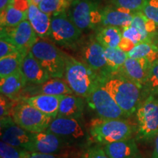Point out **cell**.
<instances>
[{
  "instance_id": "1",
  "label": "cell",
  "mask_w": 158,
  "mask_h": 158,
  "mask_svg": "<svg viewBox=\"0 0 158 158\" xmlns=\"http://www.w3.org/2000/svg\"><path fill=\"white\" fill-rule=\"evenodd\" d=\"M64 78L74 94L86 99L106 81L82 61L65 54Z\"/></svg>"
},
{
  "instance_id": "2",
  "label": "cell",
  "mask_w": 158,
  "mask_h": 158,
  "mask_svg": "<svg viewBox=\"0 0 158 158\" xmlns=\"http://www.w3.org/2000/svg\"><path fill=\"white\" fill-rule=\"evenodd\" d=\"M137 127L124 118H94L91 120L89 135L100 145L132 138Z\"/></svg>"
},
{
  "instance_id": "3",
  "label": "cell",
  "mask_w": 158,
  "mask_h": 158,
  "mask_svg": "<svg viewBox=\"0 0 158 158\" xmlns=\"http://www.w3.org/2000/svg\"><path fill=\"white\" fill-rule=\"evenodd\" d=\"M103 85L126 117L136 112L142 99V89L139 86L118 75L109 77Z\"/></svg>"
},
{
  "instance_id": "4",
  "label": "cell",
  "mask_w": 158,
  "mask_h": 158,
  "mask_svg": "<svg viewBox=\"0 0 158 158\" xmlns=\"http://www.w3.org/2000/svg\"><path fill=\"white\" fill-rule=\"evenodd\" d=\"M30 51L51 78H64L65 53L54 43L46 39L38 38Z\"/></svg>"
},
{
  "instance_id": "5",
  "label": "cell",
  "mask_w": 158,
  "mask_h": 158,
  "mask_svg": "<svg viewBox=\"0 0 158 158\" xmlns=\"http://www.w3.org/2000/svg\"><path fill=\"white\" fill-rule=\"evenodd\" d=\"M135 113L136 139L151 141L158 135V97L149 95L142 99Z\"/></svg>"
},
{
  "instance_id": "6",
  "label": "cell",
  "mask_w": 158,
  "mask_h": 158,
  "mask_svg": "<svg viewBox=\"0 0 158 158\" xmlns=\"http://www.w3.org/2000/svg\"><path fill=\"white\" fill-rule=\"evenodd\" d=\"M102 8L100 0H73L67 13L71 21L84 31L101 26Z\"/></svg>"
},
{
  "instance_id": "7",
  "label": "cell",
  "mask_w": 158,
  "mask_h": 158,
  "mask_svg": "<svg viewBox=\"0 0 158 158\" xmlns=\"http://www.w3.org/2000/svg\"><path fill=\"white\" fill-rule=\"evenodd\" d=\"M82 31L71 21L67 11L51 15L48 39L55 45L76 48L80 43Z\"/></svg>"
},
{
  "instance_id": "8",
  "label": "cell",
  "mask_w": 158,
  "mask_h": 158,
  "mask_svg": "<svg viewBox=\"0 0 158 158\" xmlns=\"http://www.w3.org/2000/svg\"><path fill=\"white\" fill-rule=\"evenodd\" d=\"M10 116L20 127L31 133L47 130L54 119L23 100L21 102L13 105Z\"/></svg>"
},
{
  "instance_id": "9",
  "label": "cell",
  "mask_w": 158,
  "mask_h": 158,
  "mask_svg": "<svg viewBox=\"0 0 158 158\" xmlns=\"http://www.w3.org/2000/svg\"><path fill=\"white\" fill-rule=\"evenodd\" d=\"M89 107L98 116L104 118H123L124 112L106 89L104 85H99L89 96L86 98Z\"/></svg>"
},
{
  "instance_id": "10",
  "label": "cell",
  "mask_w": 158,
  "mask_h": 158,
  "mask_svg": "<svg viewBox=\"0 0 158 158\" xmlns=\"http://www.w3.org/2000/svg\"><path fill=\"white\" fill-rule=\"evenodd\" d=\"M81 61L88 67L100 75L105 81L109 78L107 70V62L105 56V48L92 35L86 41L79 43Z\"/></svg>"
},
{
  "instance_id": "11",
  "label": "cell",
  "mask_w": 158,
  "mask_h": 158,
  "mask_svg": "<svg viewBox=\"0 0 158 158\" xmlns=\"http://www.w3.org/2000/svg\"><path fill=\"white\" fill-rule=\"evenodd\" d=\"M0 34L2 40L15 45L20 51L25 54L30 51L39 38L28 19L14 27H1Z\"/></svg>"
},
{
  "instance_id": "12",
  "label": "cell",
  "mask_w": 158,
  "mask_h": 158,
  "mask_svg": "<svg viewBox=\"0 0 158 158\" xmlns=\"http://www.w3.org/2000/svg\"><path fill=\"white\" fill-rule=\"evenodd\" d=\"M47 130L62 138L69 146L84 143L87 138L81 124L76 118L57 116L51 121Z\"/></svg>"
},
{
  "instance_id": "13",
  "label": "cell",
  "mask_w": 158,
  "mask_h": 158,
  "mask_svg": "<svg viewBox=\"0 0 158 158\" xmlns=\"http://www.w3.org/2000/svg\"><path fill=\"white\" fill-rule=\"evenodd\" d=\"M1 141L13 147L32 152V133L20 127L11 116L1 118Z\"/></svg>"
},
{
  "instance_id": "14",
  "label": "cell",
  "mask_w": 158,
  "mask_h": 158,
  "mask_svg": "<svg viewBox=\"0 0 158 158\" xmlns=\"http://www.w3.org/2000/svg\"><path fill=\"white\" fill-rule=\"evenodd\" d=\"M151 63L144 59L128 58L115 75L127 79L131 82L143 88Z\"/></svg>"
},
{
  "instance_id": "15",
  "label": "cell",
  "mask_w": 158,
  "mask_h": 158,
  "mask_svg": "<svg viewBox=\"0 0 158 158\" xmlns=\"http://www.w3.org/2000/svg\"><path fill=\"white\" fill-rule=\"evenodd\" d=\"M68 144L61 138L48 130L37 133H32V152L48 155H55L62 152Z\"/></svg>"
},
{
  "instance_id": "16",
  "label": "cell",
  "mask_w": 158,
  "mask_h": 158,
  "mask_svg": "<svg viewBox=\"0 0 158 158\" xmlns=\"http://www.w3.org/2000/svg\"><path fill=\"white\" fill-rule=\"evenodd\" d=\"M135 13L113 4L106 5L101 10V26H114L122 29L128 27L133 21Z\"/></svg>"
},
{
  "instance_id": "17",
  "label": "cell",
  "mask_w": 158,
  "mask_h": 158,
  "mask_svg": "<svg viewBox=\"0 0 158 158\" xmlns=\"http://www.w3.org/2000/svg\"><path fill=\"white\" fill-rule=\"evenodd\" d=\"M21 70L28 84L39 85L51 78L47 71L29 51L23 57L21 65Z\"/></svg>"
},
{
  "instance_id": "18",
  "label": "cell",
  "mask_w": 158,
  "mask_h": 158,
  "mask_svg": "<svg viewBox=\"0 0 158 158\" xmlns=\"http://www.w3.org/2000/svg\"><path fill=\"white\" fill-rule=\"evenodd\" d=\"M28 0H13L5 10L0 12L1 27H14L28 19Z\"/></svg>"
},
{
  "instance_id": "19",
  "label": "cell",
  "mask_w": 158,
  "mask_h": 158,
  "mask_svg": "<svg viewBox=\"0 0 158 158\" xmlns=\"http://www.w3.org/2000/svg\"><path fill=\"white\" fill-rule=\"evenodd\" d=\"M64 95H48L37 94L30 97H25L21 100L32 106L42 113L53 118L57 117L60 101Z\"/></svg>"
},
{
  "instance_id": "20",
  "label": "cell",
  "mask_w": 158,
  "mask_h": 158,
  "mask_svg": "<svg viewBox=\"0 0 158 158\" xmlns=\"http://www.w3.org/2000/svg\"><path fill=\"white\" fill-rule=\"evenodd\" d=\"M33 95L48 94V95H66L73 94L68 83L62 78H51L49 80L39 85H33L27 88L24 92ZM32 95V96H33Z\"/></svg>"
},
{
  "instance_id": "21",
  "label": "cell",
  "mask_w": 158,
  "mask_h": 158,
  "mask_svg": "<svg viewBox=\"0 0 158 158\" xmlns=\"http://www.w3.org/2000/svg\"><path fill=\"white\" fill-rule=\"evenodd\" d=\"M102 148L109 158H134L139 156L135 139L133 138L108 143Z\"/></svg>"
},
{
  "instance_id": "22",
  "label": "cell",
  "mask_w": 158,
  "mask_h": 158,
  "mask_svg": "<svg viewBox=\"0 0 158 158\" xmlns=\"http://www.w3.org/2000/svg\"><path fill=\"white\" fill-rule=\"evenodd\" d=\"M28 20L39 38H48L51 15L43 12L38 6L30 5L28 10Z\"/></svg>"
},
{
  "instance_id": "23",
  "label": "cell",
  "mask_w": 158,
  "mask_h": 158,
  "mask_svg": "<svg viewBox=\"0 0 158 158\" xmlns=\"http://www.w3.org/2000/svg\"><path fill=\"white\" fill-rule=\"evenodd\" d=\"M84 109V98L74 94H66L61 100L57 116L79 120L82 117Z\"/></svg>"
},
{
  "instance_id": "24",
  "label": "cell",
  "mask_w": 158,
  "mask_h": 158,
  "mask_svg": "<svg viewBox=\"0 0 158 158\" xmlns=\"http://www.w3.org/2000/svg\"><path fill=\"white\" fill-rule=\"evenodd\" d=\"M27 81L21 69L10 76L0 78L1 94L10 100H15L18 94L25 88Z\"/></svg>"
},
{
  "instance_id": "25",
  "label": "cell",
  "mask_w": 158,
  "mask_h": 158,
  "mask_svg": "<svg viewBox=\"0 0 158 158\" xmlns=\"http://www.w3.org/2000/svg\"><path fill=\"white\" fill-rule=\"evenodd\" d=\"M130 25L137 29L141 33L143 41L149 40L156 43L157 25L152 20L146 16L141 11L135 12Z\"/></svg>"
},
{
  "instance_id": "26",
  "label": "cell",
  "mask_w": 158,
  "mask_h": 158,
  "mask_svg": "<svg viewBox=\"0 0 158 158\" xmlns=\"http://www.w3.org/2000/svg\"><path fill=\"white\" fill-rule=\"evenodd\" d=\"M122 28L114 26H100L96 29L94 37L104 48H118L122 39Z\"/></svg>"
},
{
  "instance_id": "27",
  "label": "cell",
  "mask_w": 158,
  "mask_h": 158,
  "mask_svg": "<svg viewBox=\"0 0 158 158\" xmlns=\"http://www.w3.org/2000/svg\"><path fill=\"white\" fill-rule=\"evenodd\" d=\"M129 58L144 59L151 63L158 59V45L152 41H143L127 53Z\"/></svg>"
},
{
  "instance_id": "28",
  "label": "cell",
  "mask_w": 158,
  "mask_h": 158,
  "mask_svg": "<svg viewBox=\"0 0 158 158\" xmlns=\"http://www.w3.org/2000/svg\"><path fill=\"white\" fill-rule=\"evenodd\" d=\"M107 70L110 77L115 75L128 58L127 53L119 48H105Z\"/></svg>"
},
{
  "instance_id": "29",
  "label": "cell",
  "mask_w": 158,
  "mask_h": 158,
  "mask_svg": "<svg viewBox=\"0 0 158 158\" xmlns=\"http://www.w3.org/2000/svg\"><path fill=\"white\" fill-rule=\"evenodd\" d=\"M26 54L23 52H18L0 59V78L8 76L20 70Z\"/></svg>"
},
{
  "instance_id": "30",
  "label": "cell",
  "mask_w": 158,
  "mask_h": 158,
  "mask_svg": "<svg viewBox=\"0 0 158 158\" xmlns=\"http://www.w3.org/2000/svg\"><path fill=\"white\" fill-rule=\"evenodd\" d=\"M122 29V39L118 48L124 51V52L128 53L136 45L143 42L141 33L133 26L130 25L128 27H124Z\"/></svg>"
},
{
  "instance_id": "31",
  "label": "cell",
  "mask_w": 158,
  "mask_h": 158,
  "mask_svg": "<svg viewBox=\"0 0 158 158\" xmlns=\"http://www.w3.org/2000/svg\"><path fill=\"white\" fill-rule=\"evenodd\" d=\"M149 95L158 97V59L151 64L147 78L142 88V99Z\"/></svg>"
},
{
  "instance_id": "32",
  "label": "cell",
  "mask_w": 158,
  "mask_h": 158,
  "mask_svg": "<svg viewBox=\"0 0 158 158\" xmlns=\"http://www.w3.org/2000/svg\"><path fill=\"white\" fill-rule=\"evenodd\" d=\"M73 0H43L38 7L47 14H54L67 11Z\"/></svg>"
},
{
  "instance_id": "33",
  "label": "cell",
  "mask_w": 158,
  "mask_h": 158,
  "mask_svg": "<svg viewBox=\"0 0 158 158\" xmlns=\"http://www.w3.org/2000/svg\"><path fill=\"white\" fill-rule=\"evenodd\" d=\"M27 150L13 147L2 141L0 142V158H25Z\"/></svg>"
},
{
  "instance_id": "34",
  "label": "cell",
  "mask_w": 158,
  "mask_h": 158,
  "mask_svg": "<svg viewBox=\"0 0 158 158\" xmlns=\"http://www.w3.org/2000/svg\"><path fill=\"white\" fill-rule=\"evenodd\" d=\"M141 12L158 25V0H145Z\"/></svg>"
},
{
  "instance_id": "35",
  "label": "cell",
  "mask_w": 158,
  "mask_h": 158,
  "mask_svg": "<svg viewBox=\"0 0 158 158\" xmlns=\"http://www.w3.org/2000/svg\"><path fill=\"white\" fill-rule=\"evenodd\" d=\"M145 0H110L111 4L133 12L141 11Z\"/></svg>"
},
{
  "instance_id": "36",
  "label": "cell",
  "mask_w": 158,
  "mask_h": 158,
  "mask_svg": "<svg viewBox=\"0 0 158 158\" xmlns=\"http://www.w3.org/2000/svg\"><path fill=\"white\" fill-rule=\"evenodd\" d=\"M18 52H21V51H20L15 45L4 40H0V59Z\"/></svg>"
},
{
  "instance_id": "37",
  "label": "cell",
  "mask_w": 158,
  "mask_h": 158,
  "mask_svg": "<svg viewBox=\"0 0 158 158\" xmlns=\"http://www.w3.org/2000/svg\"><path fill=\"white\" fill-rule=\"evenodd\" d=\"M10 99L5 95L1 94L0 97V116L2 118L6 116H10L12 108H13V102L10 101Z\"/></svg>"
},
{
  "instance_id": "38",
  "label": "cell",
  "mask_w": 158,
  "mask_h": 158,
  "mask_svg": "<svg viewBox=\"0 0 158 158\" xmlns=\"http://www.w3.org/2000/svg\"><path fill=\"white\" fill-rule=\"evenodd\" d=\"M84 158H109L105 152L103 148L95 147L89 149L84 155Z\"/></svg>"
},
{
  "instance_id": "39",
  "label": "cell",
  "mask_w": 158,
  "mask_h": 158,
  "mask_svg": "<svg viewBox=\"0 0 158 158\" xmlns=\"http://www.w3.org/2000/svg\"><path fill=\"white\" fill-rule=\"evenodd\" d=\"M25 158H60L55 155H48L38 152H31L27 151L25 153Z\"/></svg>"
},
{
  "instance_id": "40",
  "label": "cell",
  "mask_w": 158,
  "mask_h": 158,
  "mask_svg": "<svg viewBox=\"0 0 158 158\" xmlns=\"http://www.w3.org/2000/svg\"><path fill=\"white\" fill-rule=\"evenodd\" d=\"M13 0H0V12L5 10L13 3Z\"/></svg>"
},
{
  "instance_id": "41",
  "label": "cell",
  "mask_w": 158,
  "mask_h": 158,
  "mask_svg": "<svg viewBox=\"0 0 158 158\" xmlns=\"http://www.w3.org/2000/svg\"><path fill=\"white\" fill-rule=\"evenodd\" d=\"M152 158H158V135L156 137L155 143V149H154Z\"/></svg>"
},
{
  "instance_id": "42",
  "label": "cell",
  "mask_w": 158,
  "mask_h": 158,
  "mask_svg": "<svg viewBox=\"0 0 158 158\" xmlns=\"http://www.w3.org/2000/svg\"><path fill=\"white\" fill-rule=\"evenodd\" d=\"M29 5H34L38 6L40 4L43 0H28Z\"/></svg>"
},
{
  "instance_id": "43",
  "label": "cell",
  "mask_w": 158,
  "mask_h": 158,
  "mask_svg": "<svg viewBox=\"0 0 158 158\" xmlns=\"http://www.w3.org/2000/svg\"><path fill=\"white\" fill-rule=\"evenodd\" d=\"M156 43L158 45V25H157V39H156Z\"/></svg>"
},
{
  "instance_id": "44",
  "label": "cell",
  "mask_w": 158,
  "mask_h": 158,
  "mask_svg": "<svg viewBox=\"0 0 158 158\" xmlns=\"http://www.w3.org/2000/svg\"><path fill=\"white\" fill-rule=\"evenodd\" d=\"M134 158H141V157H139V156H138V157H134Z\"/></svg>"
}]
</instances>
